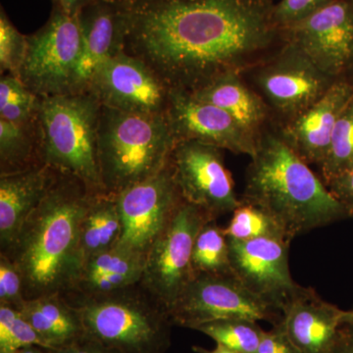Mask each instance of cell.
<instances>
[{
    "instance_id": "obj_13",
    "label": "cell",
    "mask_w": 353,
    "mask_h": 353,
    "mask_svg": "<svg viewBox=\"0 0 353 353\" xmlns=\"http://www.w3.org/2000/svg\"><path fill=\"white\" fill-rule=\"evenodd\" d=\"M281 30L284 41L332 78H345L353 68V0H333Z\"/></svg>"
},
{
    "instance_id": "obj_36",
    "label": "cell",
    "mask_w": 353,
    "mask_h": 353,
    "mask_svg": "<svg viewBox=\"0 0 353 353\" xmlns=\"http://www.w3.org/2000/svg\"><path fill=\"white\" fill-rule=\"evenodd\" d=\"M52 353H120L104 345L101 341L90 338L85 334L83 338L74 341L71 345H67L59 350H51Z\"/></svg>"
},
{
    "instance_id": "obj_29",
    "label": "cell",
    "mask_w": 353,
    "mask_h": 353,
    "mask_svg": "<svg viewBox=\"0 0 353 353\" xmlns=\"http://www.w3.org/2000/svg\"><path fill=\"white\" fill-rule=\"evenodd\" d=\"M224 232L228 238L238 241L279 238L292 241L273 218L256 206L243 201L233 211L232 219L224 228Z\"/></svg>"
},
{
    "instance_id": "obj_33",
    "label": "cell",
    "mask_w": 353,
    "mask_h": 353,
    "mask_svg": "<svg viewBox=\"0 0 353 353\" xmlns=\"http://www.w3.org/2000/svg\"><path fill=\"white\" fill-rule=\"evenodd\" d=\"M333 0H280L274 8V20L280 29L304 19Z\"/></svg>"
},
{
    "instance_id": "obj_26",
    "label": "cell",
    "mask_w": 353,
    "mask_h": 353,
    "mask_svg": "<svg viewBox=\"0 0 353 353\" xmlns=\"http://www.w3.org/2000/svg\"><path fill=\"white\" fill-rule=\"evenodd\" d=\"M194 331L238 353H256L264 330L248 319H223L205 323Z\"/></svg>"
},
{
    "instance_id": "obj_9",
    "label": "cell",
    "mask_w": 353,
    "mask_h": 353,
    "mask_svg": "<svg viewBox=\"0 0 353 353\" xmlns=\"http://www.w3.org/2000/svg\"><path fill=\"white\" fill-rule=\"evenodd\" d=\"M174 326L196 330L223 319H248L275 325L282 313L250 292L232 274H197L169 309Z\"/></svg>"
},
{
    "instance_id": "obj_2",
    "label": "cell",
    "mask_w": 353,
    "mask_h": 353,
    "mask_svg": "<svg viewBox=\"0 0 353 353\" xmlns=\"http://www.w3.org/2000/svg\"><path fill=\"white\" fill-rule=\"evenodd\" d=\"M94 194L75 176L57 171L43 201L3 253L22 276L27 301L71 292L83 264L81 222Z\"/></svg>"
},
{
    "instance_id": "obj_4",
    "label": "cell",
    "mask_w": 353,
    "mask_h": 353,
    "mask_svg": "<svg viewBox=\"0 0 353 353\" xmlns=\"http://www.w3.org/2000/svg\"><path fill=\"white\" fill-rule=\"evenodd\" d=\"M176 139L165 115L124 112L101 106L97 159L105 194H119L164 170Z\"/></svg>"
},
{
    "instance_id": "obj_5",
    "label": "cell",
    "mask_w": 353,
    "mask_h": 353,
    "mask_svg": "<svg viewBox=\"0 0 353 353\" xmlns=\"http://www.w3.org/2000/svg\"><path fill=\"white\" fill-rule=\"evenodd\" d=\"M101 104L90 92L39 97V158L53 170L75 176L92 194H105L97 159Z\"/></svg>"
},
{
    "instance_id": "obj_30",
    "label": "cell",
    "mask_w": 353,
    "mask_h": 353,
    "mask_svg": "<svg viewBox=\"0 0 353 353\" xmlns=\"http://www.w3.org/2000/svg\"><path fill=\"white\" fill-rule=\"evenodd\" d=\"M30 345L48 348L20 310L0 304V353H11Z\"/></svg>"
},
{
    "instance_id": "obj_6",
    "label": "cell",
    "mask_w": 353,
    "mask_h": 353,
    "mask_svg": "<svg viewBox=\"0 0 353 353\" xmlns=\"http://www.w3.org/2000/svg\"><path fill=\"white\" fill-rule=\"evenodd\" d=\"M69 303L80 312L88 336L120 353H165L171 347L168 309L141 283Z\"/></svg>"
},
{
    "instance_id": "obj_11",
    "label": "cell",
    "mask_w": 353,
    "mask_h": 353,
    "mask_svg": "<svg viewBox=\"0 0 353 353\" xmlns=\"http://www.w3.org/2000/svg\"><path fill=\"white\" fill-rule=\"evenodd\" d=\"M115 199L122 221V234L115 248L145 262L183 199L170 162L157 176L128 188Z\"/></svg>"
},
{
    "instance_id": "obj_27",
    "label": "cell",
    "mask_w": 353,
    "mask_h": 353,
    "mask_svg": "<svg viewBox=\"0 0 353 353\" xmlns=\"http://www.w3.org/2000/svg\"><path fill=\"white\" fill-rule=\"evenodd\" d=\"M39 97L18 77L4 74L0 79V119L13 124H30L37 119Z\"/></svg>"
},
{
    "instance_id": "obj_22",
    "label": "cell",
    "mask_w": 353,
    "mask_h": 353,
    "mask_svg": "<svg viewBox=\"0 0 353 353\" xmlns=\"http://www.w3.org/2000/svg\"><path fill=\"white\" fill-rule=\"evenodd\" d=\"M20 311L48 350L67 347L87 334L80 312L65 296L28 299Z\"/></svg>"
},
{
    "instance_id": "obj_35",
    "label": "cell",
    "mask_w": 353,
    "mask_h": 353,
    "mask_svg": "<svg viewBox=\"0 0 353 353\" xmlns=\"http://www.w3.org/2000/svg\"><path fill=\"white\" fill-rule=\"evenodd\" d=\"M326 185L353 217V168L327 181Z\"/></svg>"
},
{
    "instance_id": "obj_23",
    "label": "cell",
    "mask_w": 353,
    "mask_h": 353,
    "mask_svg": "<svg viewBox=\"0 0 353 353\" xmlns=\"http://www.w3.org/2000/svg\"><path fill=\"white\" fill-rule=\"evenodd\" d=\"M122 221L115 196L94 194L80 227V252L83 262L92 255L117 245Z\"/></svg>"
},
{
    "instance_id": "obj_38",
    "label": "cell",
    "mask_w": 353,
    "mask_h": 353,
    "mask_svg": "<svg viewBox=\"0 0 353 353\" xmlns=\"http://www.w3.org/2000/svg\"><path fill=\"white\" fill-rule=\"evenodd\" d=\"M90 1L92 0H60L59 4L70 15H77Z\"/></svg>"
},
{
    "instance_id": "obj_8",
    "label": "cell",
    "mask_w": 353,
    "mask_h": 353,
    "mask_svg": "<svg viewBox=\"0 0 353 353\" xmlns=\"http://www.w3.org/2000/svg\"><path fill=\"white\" fill-rule=\"evenodd\" d=\"M82 54L78 16L53 3L46 24L28 36L18 78L39 97L70 94Z\"/></svg>"
},
{
    "instance_id": "obj_16",
    "label": "cell",
    "mask_w": 353,
    "mask_h": 353,
    "mask_svg": "<svg viewBox=\"0 0 353 353\" xmlns=\"http://www.w3.org/2000/svg\"><path fill=\"white\" fill-rule=\"evenodd\" d=\"M232 272L241 284L282 313L301 285L290 271V241L279 238L229 239Z\"/></svg>"
},
{
    "instance_id": "obj_37",
    "label": "cell",
    "mask_w": 353,
    "mask_h": 353,
    "mask_svg": "<svg viewBox=\"0 0 353 353\" xmlns=\"http://www.w3.org/2000/svg\"><path fill=\"white\" fill-rule=\"evenodd\" d=\"M333 353H353V330L343 327Z\"/></svg>"
},
{
    "instance_id": "obj_43",
    "label": "cell",
    "mask_w": 353,
    "mask_h": 353,
    "mask_svg": "<svg viewBox=\"0 0 353 353\" xmlns=\"http://www.w3.org/2000/svg\"><path fill=\"white\" fill-rule=\"evenodd\" d=\"M53 3H59L60 0H52Z\"/></svg>"
},
{
    "instance_id": "obj_32",
    "label": "cell",
    "mask_w": 353,
    "mask_h": 353,
    "mask_svg": "<svg viewBox=\"0 0 353 353\" xmlns=\"http://www.w3.org/2000/svg\"><path fill=\"white\" fill-rule=\"evenodd\" d=\"M26 301L19 270L7 255L0 253V304L20 310Z\"/></svg>"
},
{
    "instance_id": "obj_39",
    "label": "cell",
    "mask_w": 353,
    "mask_h": 353,
    "mask_svg": "<svg viewBox=\"0 0 353 353\" xmlns=\"http://www.w3.org/2000/svg\"><path fill=\"white\" fill-rule=\"evenodd\" d=\"M192 350L196 353H238L224 347V345H218V343H216V347L213 350H206V348L194 345L192 347Z\"/></svg>"
},
{
    "instance_id": "obj_10",
    "label": "cell",
    "mask_w": 353,
    "mask_h": 353,
    "mask_svg": "<svg viewBox=\"0 0 353 353\" xmlns=\"http://www.w3.org/2000/svg\"><path fill=\"white\" fill-rule=\"evenodd\" d=\"M211 220L217 219L183 199L146 256L141 284L168 311L194 276V243L202 228Z\"/></svg>"
},
{
    "instance_id": "obj_14",
    "label": "cell",
    "mask_w": 353,
    "mask_h": 353,
    "mask_svg": "<svg viewBox=\"0 0 353 353\" xmlns=\"http://www.w3.org/2000/svg\"><path fill=\"white\" fill-rule=\"evenodd\" d=\"M87 92L105 108L129 113L165 115L170 88L143 60L124 50L101 67Z\"/></svg>"
},
{
    "instance_id": "obj_28",
    "label": "cell",
    "mask_w": 353,
    "mask_h": 353,
    "mask_svg": "<svg viewBox=\"0 0 353 353\" xmlns=\"http://www.w3.org/2000/svg\"><path fill=\"white\" fill-rule=\"evenodd\" d=\"M352 168H353V97L347 102L336 121L328 155L324 163L320 167L325 183Z\"/></svg>"
},
{
    "instance_id": "obj_42",
    "label": "cell",
    "mask_w": 353,
    "mask_h": 353,
    "mask_svg": "<svg viewBox=\"0 0 353 353\" xmlns=\"http://www.w3.org/2000/svg\"><path fill=\"white\" fill-rule=\"evenodd\" d=\"M345 79L348 81V82L350 83V85L353 87V68L350 70V73L347 74V77H345Z\"/></svg>"
},
{
    "instance_id": "obj_3",
    "label": "cell",
    "mask_w": 353,
    "mask_h": 353,
    "mask_svg": "<svg viewBox=\"0 0 353 353\" xmlns=\"http://www.w3.org/2000/svg\"><path fill=\"white\" fill-rule=\"evenodd\" d=\"M241 201L273 218L289 240L352 216L283 138L277 124L260 136Z\"/></svg>"
},
{
    "instance_id": "obj_20",
    "label": "cell",
    "mask_w": 353,
    "mask_h": 353,
    "mask_svg": "<svg viewBox=\"0 0 353 353\" xmlns=\"http://www.w3.org/2000/svg\"><path fill=\"white\" fill-rule=\"evenodd\" d=\"M57 171L43 163L0 174V250L13 245L26 219L43 201Z\"/></svg>"
},
{
    "instance_id": "obj_1",
    "label": "cell",
    "mask_w": 353,
    "mask_h": 353,
    "mask_svg": "<svg viewBox=\"0 0 353 353\" xmlns=\"http://www.w3.org/2000/svg\"><path fill=\"white\" fill-rule=\"evenodd\" d=\"M125 51L170 88L196 92L245 73L277 50L275 0H127Z\"/></svg>"
},
{
    "instance_id": "obj_44",
    "label": "cell",
    "mask_w": 353,
    "mask_h": 353,
    "mask_svg": "<svg viewBox=\"0 0 353 353\" xmlns=\"http://www.w3.org/2000/svg\"><path fill=\"white\" fill-rule=\"evenodd\" d=\"M129 1H130V0H129Z\"/></svg>"
},
{
    "instance_id": "obj_7",
    "label": "cell",
    "mask_w": 353,
    "mask_h": 353,
    "mask_svg": "<svg viewBox=\"0 0 353 353\" xmlns=\"http://www.w3.org/2000/svg\"><path fill=\"white\" fill-rule=\"evenodd\" d=\"M243 76L250 78L246 82L266 102L277 125L310 108L338 81L287 41Z\"/></svg>"
},
{
    "instance_id": "obj_19",
    "label": "cell",
    "mask_w": 353,
    "mask_h": 353,
    "mask_svg": "<svg viewBox=\"0 0 353 353\" xmlns=\"http://www.w3.org/2000/svg\"><path fill=\"white\" fill-rule=\"evenodd\" d=\"M343 310L324 301L310 288L299 287L282 309V323L301 353H333Z\"/></svg>"
},
{
    "instance_id": "obj_25",
    "label": "cell",
    "mask_w": 353,
    "mask_h": 353,
    "mask_svg": "<svg viewBox=\"0 0 353 353\" xmlns=\"http://www.w3.org/2000/svg\"><path fill=\"white\" fill-rule=\"evenodd\" d=\"M194 275L232 274L229 240L217 220L206 223L197 234L192 259Z\"/></svg>"
},
{
    "instance_id": "obj_18",
    "label": "cell",
    "mask_w": 353,
    "mask_h": 353,
    "mask_svg": "<svg viewBox=\"0 0 353 353\" xmlns=\"http://www.w3.org/2000/svg\"><path fill=\"white\" fill-rule=\"evenodd\" d=\"M353 97L347 79H339L321 99L294 119L277 125L281 134L307 164L321 167L328 155L336 121Z\"/></svg>"
},
{
    "instance_id": "obj_34",
    "label": "cell",
    "mask_w": 353,
    "mask_h": 353,
    "mask_svg": "<svg viewBox=\"0 0 353 353\" xmlns=\"http://www.w3.org/2000/svg\"><path fill=\"white\" fill-rule=\"evenodd\" d=\"M256 353H301L290 340L282 320L264 331Z\"/></svg>"
},
{
    "instance_id": "obj_21",
    "label": "cell",
    "mask_w": 353,
    "mask_h": 353,
    "mask_svg": "<svg viewBox=\"0 0 353 353\" xmlns=\"http://www.w3.org/2000/svg\"><path fill=\"white\" fill-rule=\"evenodd\" d=\"M192 94L226 111L243 130L256 139L276 124L266 102L246 82L243 74H224Z\"/></svg>"
},
{
    "instance_id": "obj_41",
    "label": "cell",
    "mask_w": 353,
    "mask_h": 353,
    "mask_svg": "<svg viewBox=\"0 0 353 353\" xmlns=\"http://www.w3.org/2000/svg\"><path fill=\"white\" fill-rule=\"evenodd\" d=\"M341 325L345 328L353 330V309L352 310H343Z\"/></svg>"
},
{
    "instance_id": "obj_12",
    "label": "cell",
    "mask_w": 353,
    "mask_h": 353,
    "mask_svg": "<svg viewBox=\"0 0 353 353\" xmlns=\"http://www.w3.org/2000/svg\"><path fill=\"white\" fill-rule=\"evenodd\" d=\"M174 181L185 201L217 219L241 204L222 150L194 141L176 143L171 153Z\"/></svg>"
},
{
    "instance_id": "obj_17",
    "label": "cell",
    "mask_w": 353,
    "mask_h": 353,
    "mask_svg": "<svg viewBox=\"0 0 353 353\" xmlns=\"http://www.w3.org/2000/svg\"><path fill=\"white\" fill-rule=\"evenodd\" d=\"M82 54L71 92H87L95 73L125 50L129 21L127 0H92L78 14Z\"/></svg>"
},
{
    "instance_id": "obj_40",
    "label": "cell",
    "mask_w": 353,
    "mask_h": 353,
    "mask_svg": "<svg viewBox=\"0 0 353 353\" xmlns=\"http://www.w3.org/2000/svg\"><path fill=\"white\" fill-rule=\"evenodd\" d=\"M11 353H52L48 348L39 347V345H30V347H26L20 348V350H15V352Z\"/></svg>"
},
{
    "instance_id": "obj_15",
    "label": "cell",
    "mask_w": 353,
    "mask_h": 353,
    "mask_svg": "<svg viewBox=\"0 0 353 353\" xmlns=\"http://www.w3.org/2000/svg\"><path fill=\"white\" fill-rule=\"evenodd\" d=\"M166 118L176 141H194L252 158L259 139L210 102L188 90L170 88Z\"/></svg>"
},
{
    "instance_id": "obj_31",
    "label": "cell",
    "mask_w": 353,
    "mask_h": 353,
    "mask_svg": "<svg viewBox=\"0 0 353 353\" xmlns=\"http://www.w3.org/2000/svg\"><path fill=\"white\" fill-rule=\"evenodd\" d=\"M28 50V36L13 25L3 7L0 10V72L18 77Z\"/></svg>"
},
{
    "instance_id": "obj_24",
    "label": "cell",
    "mask_w": 353,
    "mask_h": 353,
    "mask_svg": "<svg viewBox=\"0 0 353 353\" xmlns=\"http://www.w3.org/2000/svg\"><path fill=\"white\" fill-rule=\"evenodd\" d=\"M38 164L37 119L22 125L0 119V174L15 173Z\"/></svg>"
}]
</instances>
